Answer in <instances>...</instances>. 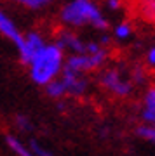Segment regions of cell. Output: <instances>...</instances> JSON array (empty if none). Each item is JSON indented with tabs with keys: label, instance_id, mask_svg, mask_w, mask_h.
I'll use <instances>...</instances> for the list:
<instances>
[{
	"label": "cell",
	"instance_id": "cell-1",
	"mask_svg": "<svg viewBox=\"0 0 155 156\" xmlns=\"http://www.w3.org/2000/svg\"><path fill=\"white\" fill-rule=\"evenodd\" d=\"M59 17L70 28L93 26L98 31H106L110 28V21L94 0H70L61 7Z\"/></svg>",
	"mask_w": 155,
	"mask_h": 156
},
{
	"label": "cell",
	"instance_id": "cell-2",
	"mask_svg": "<svg viewBox=\"0 0 155 156\" xmlns=\"http://www.w3.org/2000/svg\"><path fill=\"white\" fill-rule=\"evenodd\" d=\"M65 64V52L59 45L45 44L44 49L35 56V59L30 62V76L37 85H47L49 82L56 80L63 71Z\"/></svg>",
	"mask_w": 155,
	"mask_h": 156
},
{
	"label": "cell",
	"instance_id": "cell-3",
	"mask_svg": "<svg viewBox=\"0 0 155 156\" xmlns=\"http://www.w3.org/2000/svg\"><path fill=\"white\" fill-rule=\"evenodd\" d=\"M98 82L106 92H110L115 97H122V99L129 97L134 90V85L131 82V78H129V73L119 66H112L103 69L100 73Z\"/></svg>",
	"mask_w": 155,
	"mask_h": 156
},
{
	"label": "cell",
	"instance_id": "cell-4",
	"mask_svg": "<svg viewBox=\"0 0 155 156\" xmlns=\"http://www.w3.org/2000/svg\"><path fill=\"white\" fill-rule=\"evenodd\" d=\"M110 57L108 49H101L96 54H70L65 59L63 68L70 69V71L80 73V75H87L91 71H98L106 64Z\"/></svg>",
	"mask_w": 155,
	"mask_h": 156
},
{
	"label": "cell",
	"instance_id": "cell-5",
	"mask_svg": "<svg viewBox=\"0 0 155 156\" xmlns=\"http://www.w3.org/2000/svg\"><path fill=\"white\" fill-rule=\"evenodd\" d=\"M44 45H45V40L37 31H30V33L23 35V44L17 47V50H19V59L25 64L30 66V62L35 59V56L44 49Z\"/></svg>",
	"mask_w": 155,
	"mask_h": 156
},
{
	"label": "cell",
	"instance_id": "cell-6",
	"mask_svg": "<svg viewBox=\"0 0 155 156\" xmlns=\"http://www.w3.org/2000/svg\"><path fill=\"white\" fill-rule=\"evenodd\" d=\"M59 80L65 85V90H66V95H73V97H78V95H84L89 89V78L85 75H80V73L70 71V69H65L61 71Z\"/></svg>",
	"mask_w": 155,
	"mask_h": 156
},
{
	"label": "cell",
	"instance_id": "cell-7",
	"mask_svg": "<svg viewBox=\"0 0 155 156\" xmlns=\"http://www.w3.org/2000/svg\"><path fill=\"white\" fill-rule=\"evenodd\" d=\"M139 120L145 125H155V85H148L139 102Z\"/></svg>",
	"mask_w": 155,
	"mask_h": 156
},
{
	"label": "cell",
	"instance_id": "cell-8",
	"mask_svg": "<svg viewBox=\"0 0 155 156\" xmlns=\"http://www.w3.org/2000/svg\"><path fill=\"white\" fill-rule=\"evenodd\" d=\"M56 44L63 49V52L70 50L72 54H85V40H82L75 31H70V30H63L58 35Z\"/></svg>",
	"mask_w": 155,
	"mask_h": 156
},
{
	"label": "cell",
	"instance_id": "cell-9",
	"mask_svg": "<svg viewBox=\"0 0 155 156\" xmlns=\"http://www.w3.org/2000/svg\"><path fill=\"white\" fill-rule=\"evenodd\" d=\"M0 33L4 35L6 38H9L11 42H14L16 47H19L23 44V33L16 26V23L12 21L2 9H0Z\"/></svg>",
	"mask_w": 155,
	"mask_h": 156
},
{
	"label": "cell",
	"instance_id": "cell-10",
	"mask_svg": "<svg viewBox=\"0 0 155 156\" xmlns=\"http://www.w3.org/2000/svg\"><path fill=\"white\" fill-rule=\"evenodd\" d=\"M127 73H129V78H131V82H133L134 87L146 85V82H148V69L143 64H134Z\"/></svg>",
	"mask_w": 155,
	"mask_h": 156
},
{
	"label": "cell",
	"instance_id": "cell-11",
	"mask_svg": "<svg viewBox=\"0 0 155 156\" xmlns=\"http://www.w3.org/2000/svg\"><path fill=\"white\" fill-rule=\"evenodd\" d=\"M134 30H133V24L127 21H120L117 23L115 26H113V37H115L117 40H120V42H126V40H129L131 37H133Z\"/></svg>",
	"mask_w": 155,
	"mask_h": 156
},
{
	"label": "cell",
	"instance_id": "cell-12",
	"mask_svg": "<svg viewBox=\"0 0 155 156\" xmlns=\"http://www.w3.org/2000/svg\"><path fill=\"white\" fill-rule=\"evenodd\" d=\"M6 142H7V146H9V147H11L17 156H33V154H32V151L28 149V147L23 144L19 139H16L14 135H7Z\"/></svg>",
	"mask_w": 155,
	"mask_h": 156
},
{
	"label": "cell",
	"instance_id": "cell-13",
	"mask_svg": "<svg viewBox=\"0 0 155 156\" xmlns=\"http://www.w3.org/2000/svg\"><path fill=\"white\" fill-rule=\"evenodd\" d=\"M45 92H47V95L54 97V99H59V97L66 95L65 85H63V82H61L59 78H56V80H52V82H49V83L45 85Z\"/></svg>",
	"mask_w": 155,
	"mask_h": 156
},
{
	"label": "cell",
	"instance_id": "cell-14",
	"mask_svg": "<svg viewBox=\"0 0 155 156\" xmlns=\"http://www.w3.org/2000/svg\"><path fill=\"white\" fill-rule=\"evenodd\" d=\"M136 135L141 137L143 140H146V142H150V144H155V125L139 123L136 127Z\"/></svg>",
	"mask_w": 155,
	"mask_h": 156
},
{
	"label": "cell",
	"instance_id": "cell-15",
	"mask_svg": "<svg viewBox=\"0 0 155 156\" xmlns=\"http://www.w3.org/2000/svg\"><path fill=\"white\" fill-rule=\"evenodd\" d=\"M139 12L145 19L155 21V0H141L139 2Z\"/></svg>",
	"mask_w": 155,
	"mask_h": 156
},
{
	"label": "cell",
	"instance_id": "cell-16",
	"mask_svg": "<svg viewBox=\"0 0 155 156\" xmlns=\"http://www.w3.org/2000/svg\"><path fill=\"white\" fill-rule=\"evenodd\" d=\"M16 4H21V5L28 7V9H33V11H39V9H44V7L51 5L54 0H12Z\"/></svg>",
	"mask_w": 155,
	"mask_h": 156
},
{
	"label": "cell",
	"instance_id": "cell-17",
	"mask_svg": "<svg viewBox=\"0 0 155 156\" xmlns=\"http://www.w3.org/2000/svg\"><path fill=\"white\" fill-rule=\"evenodd\" d=\"M28 149L32 151V154H33V156H52V153H51V151L44 149V147H42V146H40L35 139L30 140V144H28Z\"/></svg>",
	"mask_w": 155,
	"mask_h": 156
},
{
	"label": "cell",
	"instance_id": "cell-18",
	"mask_svg": "<svg viewBox=\"0 0 155 156\" xmlns=\"http://www.w3.org/2000/svg\"><path fill=\"white\" fill-rule=\"evenodd\" d=\"M146 69H155V44H152L145 52V64Z\"/></svg>",
	"mask_w": 155,
	"mask_h": 156
},
{
	"label": "cell",
	"instance_id": "cell-19",
	"mask_svg": "<svg viewBox=\"0 0 155 156\" xmlns=\"http://www.w3.org/2000/svg\"><path fill=\"white\" fill-rule=\"evenodd\" d=\"M105 5L108 11L112 12H119L124 7V0H105Z\"/></svg>",
	"mask_w": 155,
	"mask_h": 156
},
{
	"label": "cell",
	"instance_id": "cell-20",
	"mask_svg": "<svg viewBox=\"0 0 155 156\" xmlns=\"http://www.w3.org/2000/svg\"><path fill=\"white\" fill-rule=\"evenodd\" d=\"M16 122H17V125H19V127L25 128V130H28V132L33 128V127H32V123L28 122V118H26V116H21V115H17V116H16Z\"/></svg>",
	"mask_w": 155,
	"mask_h": 156
}]
</instances>
